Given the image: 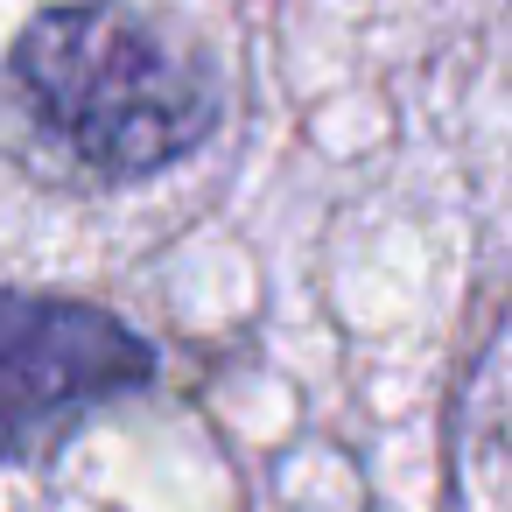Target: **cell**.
Listing matches in <instances>:
<instances>
[{
	"label": "cell",
	"instance_id": "1",
	"mask_svg": "<svg viewBox=\"0 0 512 512\" xmlns=\"http://www.w3.org/2000/svg\"><path fill=\"white\" fill-rule=\"evenodd\" d=\"M8 78L22 113L92 176H155L204 148L225 113L211 64L176 29L113 0L36 15Z\"/></svg>",
	"mask_w": 512,
	"mask_h": 512
},
{
	"label": "cell",
	"instance_id": "2",
	"mask_svg": "<svg viewBox=\"0 0 512 512\" xmlns=\"http://www.w3.org/2000/svg\"><path fill=\"white\" fill-rule=\"evenodd\" d=\"M155 351L92 302L0 288V463L50 449L92 407L148 386Z\"/></svg>",
	"mask_w": 512,
	"mask_h": 512
}]
</instances>
